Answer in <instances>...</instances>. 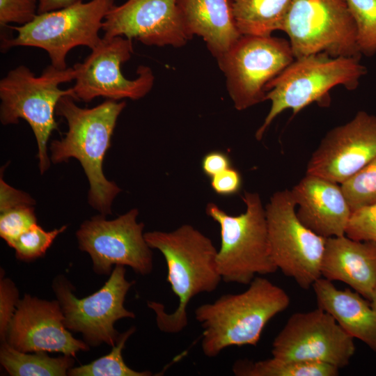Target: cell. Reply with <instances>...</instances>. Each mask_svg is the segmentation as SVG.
Wrapping results in <instances>:
<instances>
[{
    "label": "cell",
    "instance_id": "obj_10",
    "mask_svg": "<svg viewBox=\"0 0 376 376\" xmlns=\"http://www.w3.org/2000/svg\"><path fill=\"white\" fill-rule=\"evenodd\" d=\"M290 190L275 192L265 206L272 258L285 275L308 290L321 276L327 238L318 235L299 219Z\"/></svg>",
    "mask_w": 376,
    "mask_h": 376
},
{
    "label": "cell",
    "instance_id": "obj_36",
    "mask_svg": "<svg viewBox=\"0 0 376 376\" xmlns=\"http://www.w3.org/2000/svg\"><path fill=\"white\" fill-rule=\"evenodd\" d=\"M77 0H38V13L58 10L73 3Z\"/></svg>",
    "mask_w": 376,
    "mask_h": 376
},
{
    "label": "cell",
    "instance_id": "obj_21",
    "mask_svg": "<svg viewBox=\"0 0 376 376\" xmlns=\"http://www.w3.org/2000/svg\"><path fill=\"white\" fill-rule=\"evenodd\" d=\"M318 307L329 313L352 337L376 352V311L356 291L340 290L323 277L313 285Z\"/></svg>",
    "mask_w": 376,
    "mask_h": 376
},
{
    "label": "cell",
    "instance_id": "obj_9",
    "mask_svg": "<svg viewBox=\"0 0 376 376\" xmlns=\"http://www.w3.org/2000/svg\"><path fill=\"white\" fill-rule=\"evenodd\" d=\"M289 40L241 35L217 60L235 108L246 109L265 100V86L293 61Z\"/></svg>",
    "mask_w": 376,
    "mask_h": 376
},
{
    "label": "cell",
    "instance_id": "obj_37",
    "mask_svg": "<svg viewBox=\"0 0 376 376\" xmlns=\"http://www.w3.org/2000/svg\"><path fill=\"white\" fill-rule=\"evenodd\" d=\"M369 301L372 308L376 311V286L373 291L371 298Z\"/></svg>",
    "mask_w": 376,
    "mask_h": 376
},
{
    "label": "cell",
    "instance_id": "obj_20",
    "mask_svg": "<svg viewBox=\"0 0 376 376\" xmlns=\"http://www.w3.org/2000/svg\"><path fill=\"white\" fill-rule=\"evenodd\" d=\"M177 6L189 36L201 37L216 60L241 36L230 0H177Z\"/></svg>",
    "mask_w": 376,
    "mask_h": 376
},
{
    "label": "cell",
    "instance_id": "obj_29",
    "mask_svg": "<svg viewBox=\"0 0 376 376\" xmlns=\"http://www.w3.org/2000/svg\"><path fill=\"white\" fill-rule=\"evenodd\" d=\"M33 205H19L1 212L0 236L8 245L19 235L38 224Z\"/></svg>",
    "mask_w": 376,
    "mask_h": 376
},
{
    "label": "cell",
    "instance_id": "obj_19",
    "mask_svg": "<svg viewBox=\"0 0 376 376\" xmlns=\"http://www.w3.org/2000/svg\"><path fill=\"white\" fill-rule=\"evenodd\" d=\"M321 276L347 284L370 301L376 286V242L345 235L327 238Z\"/></svg>",
    "mask_w": 376,
    "mask_h": 376
},
{
    "label": "cell",
    "instance_id": "obj_11",
    "mask_svg": "<svg viewBox=\"0 0 376 376\" xmlns=\"http://www.w3.org/2000/svg\"><path fill=\"white\" fill-rule=\"evenodd\" d=\"M125 272V266H115L104 285L82 299L73 295V288L65 277L54 279L52 288L66 328L81 333L88 345H115L120 334L114 327L115 322L122 318H135V314L124 306L127 293L133 285L126 279Z\"/></svg>",
    "mask_w": 376,
    "mask_h": 376
},
{
    "label": "cell",
    "instance_id": "obj_12",
    "mask_svg": "<svg viewBox=\"0 0 376 376\" xmlns=\"http://www.w3.org/2000/svg\"><path fill=\"white\" fill-rule=\"evenodd\" d=\"M138 214L136 208L112 220L101 214L81 224L76 232L79 247L90 255L96 274L109 275L113 265L128 266L141 275L152 272V253Z\"/></svg>",
    "mask_w": 376,
    "mask_h": 376
},
{
    "label": "cell",
    "instance_id": "obj_35",
    "mask_svg": "<svg viewBox=\"0 0 376 376\" xmlns=\"http://www.w3.org/2000/svg\"><path fill=\"white\" fill-rule=\"evenodd\" d=\"M231 167V160L227 153L214 150L205 154L201 161V168L210 178Z\"/></svg>",
    "mask_w": 376,
    "mask_h": 376
},
{
    "label": "cell",
    "instance_id": "obj_27",
    "mask_svg": "<svg viewBox=\"0 0 376 376\" xmlns=\"http://www.w3.org/2000/svg\"><path fill=\"white\" fill-rule=\"evenodd\" d=\"M354 18L361 54L376 53V0H347Z\"/></svg>",
    "mask_w": 376,
    "mask_h": 376
},
{
    "label": "cell",
    "instance_id": "obj_32",
    "mask_svg": "<svg viewBox=\"0 0 376 376\" xmlns=\"http://www.w3.org/2000/svg\"><path fill=\"white\" fill-rule=\"evenodd\" d=\"M19 292L15 283L8 278L0 279V337L5 341L8 326L19 301Z\"/></svg>",
    "mask_w": 376,
    "mask_h": 376
},
{
    "label": "cell",
    "instance_id": "obj_13",
    "mask_svg": "<svg viewBox=\"0 0 376 376\" xmlns=\"http://www.w3.org/2000/svg\"><path fill=\"white\" fill-rule=\"evenodd\" d=\"M133 53L132 40L123 36L102 38L82 63L73 66L77 71L72 87L77 101L89 102L97 97L136 100L145 97L155 82L151 68L139 65L134 79L122 73V65Z\"/></svg>",
    "mask_w": 376,
    "mask_h": 376
},
{
    "label": "cell",
    "instance_id": "obj_26",
    "mask_svg": "<svg viewBox=\"0 0 376 376\" xmlns=\"http://www.w3.org/2000/svg\"><path fill=\"white\" fill-rule=\"evenodd\" d=\"M352 212L376 203V158L340 184Z\"/></svg>",
    "mask_w": 376,
    "mask_h": 376
},
{
    "label": "cell",
    "instance_id": "obj_7",
    "mask_svg": "<svg viewBox=\"0 0 376 376\" xmlns=\"http://www.w3.org/2000/svg\"><path fill=\"white\" fill-rule=\"evenodd\" d=\"M113 6L115 0H77L66 7L38 13L26 24L10 26L17 35L3 36L1 49L3 52L17 46L42 49L47 52L51 65L65 69L71 49L78 46L93 49L100 44L102 38L100 31Z\"/></svg>",
    "mask_w": 376,
    "mask_h": 376
},
{
    "label": "cell",
    "instance_id": "obj_24",
    "mask_svg": "<svg viewBox=\"0 0 376 376\" xmlns=\"http://www.w3.org/2000/svg\"><path fill=\"white\" fill-rule=\"evenodd\" d=\"M232 370L237 376H337L340 369L324 363L272 357L258 361L240 360Z\"/></svg>",
    "mask_w": 376,
    "mask_h": 376
},
{
    "label": "cell",
    "instance_id": "obj_6",
    "mask_svg": "<svg viewBox=\"0 0 376 376\" xmlns=\"http://www.w3.org/2000/svg\"><path fill=\"white\" fill-rule=\"evenodd\" d=\"M242 200L244 212L228 214L214 203L206 213L220 227L221 244L217 265L222 280L249 285L256 274L274 273L269 250L265 210L258 193L245 191Z\"/></svg>",
    "mask_w": 376,
    "mask_h": 376
},
{
    "label": "cell",
    "instance_id": "obj_25",
    "mask_svg": "<svg viewBox=\"0 0 376 376\" xmlns=\"http://www.w3.org/2000/svg\"><path fill=\"white\" fill-rule=\"evenodd\" d=\"M132 327L120 334L111 351L107 355L81 366L71 368L68 375L70 376H150V371H136L126 365L122 352L129 337L135 331Z\"/></svg>",
    "mask_w": 376,
    "mask_h": 376
},
{
    "label": "cell",
    "instance_id": "obj_33",
    "mask_svg": "<svg viewBox=\"0 0 376 376\" xmlns=\"http://www.w3.org/2000/svg\"><path fill=\"white\" fill-rule=\"evenodd\" d=\"M242 180L240 173L232 166L210 178L212 190L218 195L228 196L241 189Z\"/></svg>",
    "mask_w": 376,
    "mask_h": 376
},
{
    "label": "cell",
    "instance_id": "obj_16",
    "mask_svg": "<svg viewBox=\"0 0 376 376\" xmlns=\"http://www.w3.org/2000/svg\"><path fill=\"white\" fill-rule=\"evenodd\" d=\"M4 342L24 352H61L72 357L89 350L84 340L74 338L66 328L58 300L40 299L28 294L17 302Z\"/></svg>",
    "mask_w": 376,
    "mask_h": 376
},
{
    "label": "cell",
    "instance_id": "obj_5",
    "mask_svg": "<svg viewBox=\"0 0 376 376\" xmlns=\"http://www.w3.org/2000/svg\"><path fill=\"white\" fill-rule=\"evenodd\" d=\"M366 72V68L355 57H332L317 53L295 58L265 86V100L271 101V107L256 132V139H262L282 111L291 109L296 115L313 102L327 104L332 88L342 85L354 90Z\"/></svg>",
    "mask_w": 376,
    "mask_h": 376
},
{
    "label": "cell",
    "instance_id": "obj_3",
    "mask_svg": "<svg viewBox=\"0 0 376 376\" xmlns=\"http://www.w3.org/2000/svg\"><path fill=\"white\" fill-rule=\"evenodd\" d=\"M287 292L268 279L256 276L238 294H225L195 310L203 328L201 349L209 358L231 346H256L268 322L290 305Z\"/></svg>",
    "mask_w": 376,
    "mask_h": 376
},
{
    "label": "cell",
    "instance_id": "obj_14",
    "mask_svg": "<svg viewBox=\"0 0 376 376\" xmlns=\"http://www.w3.org/2000/svg\"><path fill=\"white\" fill-rule=\"evenodd\" d=\"M355 352L354 338L327 311L318 307L293 313L272 343V357L314 361L338 369L347 366Z\"/></svg>",
    "mask_w": 376,
    "mask_h": 376
},
{
    "label": "cell",
    "instance_id": "obj_23",
    "mask_svg": "<svg viewBox=\"0 0 376 376\" xmlns=\"http://www.w3.org/2000/svg\"><path fill=\"white\" fill-rule=\"evenodd\" d=\"M0 362L12 376H65L72 368V357L52 358L45 352L29 354L19 351L6 342L0 348Z\"/></svg>",
    "mask_w": 376,
    "mask_h": 376
},
{
    "label": "cell",
    "instance_id": "obj_2",
    "mask_svg": "<svg viewBox=\"0 0 376 376\" xmlns=\"http://www.w3.org/2000/svg\"><path fill=\"white\" fill-rule=\"evenodd\" d=\"M144 237L151 249L162 253L167 281L179 301L171 313L157 301H148V306L155 311L160 331L178 334L188 324L187 308L191 299L200 293L214 291L222 281L216 261L217 250L209 237L189 224L170 232H147Z\"/></svg>",
    "mask_w": 376,
    "mask_h": 376
},
{
    "label": "cell",
    "instance_id": "obj_31",
    "mask_svg": "<svg viewBox=\"0 0 376 376\" xmlns=\"http://www.w3.org/2000/svg\"><path fill=\"white\" fill-rule=\"evenodd\" d=\"M345 235L355 240L376 242V203L352 213Z\"/></svg>",
    "mask_w": 376,
    "mask_h": 376
},
{
    "label": "cell",
    "instance_id": "obj_15",
    "mask_svg": "<svg viewBox=\"0 0 376 376\" xmlns=\"http://www.w3.org/2000/svg\"><path fill=\"white\" fill-rule=\"evenodd\" d=\"M376 158V116L360 111L329 131L313 152L306 173L341 184Z\"/></svg>",
    "mask_w": 376,
    "mask_h": 376
},
{
    "label": "cell",
    "instance_id": "obj_30",
    "mask_svg": "<svg viewBox=\"0 0 376 376\" xmlns=\"http://www.w3.org/2000/svg\"><path fill=\"white\" fill-rule=\"evenodd\" d=\"M38 0H0V26L10 23L22 26L31 22L38 14Z\"/></svg>",
    "mask_w": 376,
    "mask_h": 376
},
{
    "label": "cell",
    "instance_id": "obj_1",
    "mask_svg": "<svg viewBox=\"0 0 376 376\" xmlns=\"http://www.w3.org/2000/svg\"><path fill=\"white\" fill-rule=\"evenodd\" d=\"M75 101L71 96L64 95L57 104L56 114L65 119L68 131L61 139L51 142L50 160L58 164L77 159L90 185L88 203L100 214H110L112 202L121 189L105 177L103 162L126 103L107 100L93 108H82Z\"/></svg>",
    "mask_w": 376,
    "mask_h": 376
},
{
    "label": "cell",
    "instance_id": "obj_17",
    "mask_svg": "<svg viewBox=\"0 0 376 376\" xmlns=\"http://www.w3.org/2000/svg\"><path fill=\"white\" fill-rule=\"evenodd\" d=\"M104 38L123 36L149 46L182 47L191 38L181 20L177 0H127L106 15Z\"/></svg>",
    "mask_w": 376,
    "mask_h": 376
},
{
    "label": "cell",
    "instance_id": "obj_8",
    "mask_svg": "<svg viewBox=\"0 0 376 376\" xmlns=\"http://www.w3.org/2000/svg\"><path fill=\"white\" fill-rule=\"evenodd\" d=\"M282 31L288 36L295 58L317 53L361 55L347 0H292Z\"/></svg>",
    "mask_w": 376,
    "mask_h": 376
},
{
    "label": "cell",
    "instance_id": "obj_28",
    "mask_svg": "<svg viewBox=\"0 0 376 376\" xmlns=\"http://www.w3.org/2000/svg\"><path fill=\"white\" fill-rule=\"evenodd\" d=\"M66 226L46 231L38 224L19 235L8 246L15 251L16 257L23 261H31L42 257L55 238L65 230Z\"/></svg>",
    "mask_w": 376,
    "mask_h": 376
},
{
    "label": "cell",
    "instance_id": "obj_22",
    "mask_svg": "<svg viewBox=\"0 0 376 376\" xmlns=\"http://www.w3.org/2000/svg\"><path fill=\"white\" fill-rule=\"evenodd\" d=\"M292 0H230L241 35L270 36L282 31Z\"/></svg>",
    "mask_w": 376,
    "mask_h": 376
},
{
    "label": "cell",
    "instance_id": "obj_4",
    "mask_svg": "<svg viewBox=\"0 0 376 376\" xmlns=\"http://www.w3.org/2000/svg\"><path fill=\"white\" fill-rule=\"evenodd\" d=\"M77 73L74 67L58 69L50 64L36 76L20 65L0 81V121L4 125L17 124L19 119L29 123L37 142L41 174L50 166L47 145L52 133L58 130L54 117L57 104L64 95L77 101L72 87L61 89L60 86L75 80Z\"/></svg>",
    "mask_w": 376,
    "mask_h": 376
},
{
    "label": "cell",
    "instance_id": "obj_18",
    "mask_svg": "<svg viewBox=\"0 0 376 376\" xmlns=\"http://www.w3.org/2000/svg\"><path fill=\"white\" fill-rule=\"evenodd\" d=\"M290 192L308 228L325 238L345 235L352 212L338 183L306 173Z\"/></svg>",
    "mask_w": 376,
    "mask_h": 376
},
{
    "label": "cell",
    "instance_id": "obj_34",
    "mask_svg": "<svg viewBox=\"0 0 376 376\" xmlns=\"http://www.w3.org/2000/svg\"><path fill=\"white\" fill-rule=\"evenodd\" d=\"M0 212L19 205H34L36 201L28 194L16 189L0 178Z\"/></svg>",
    "mask_w": 376,
    "mask_h": 376
}]
</instances>
